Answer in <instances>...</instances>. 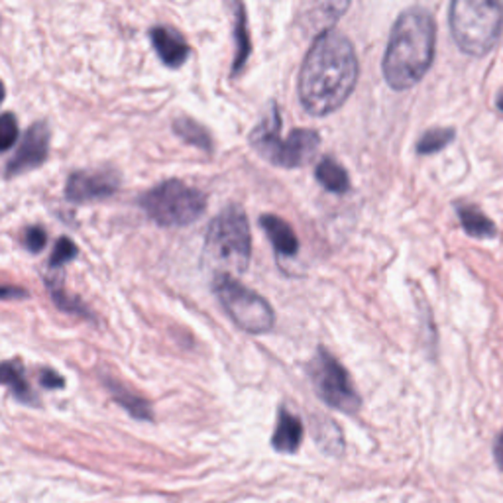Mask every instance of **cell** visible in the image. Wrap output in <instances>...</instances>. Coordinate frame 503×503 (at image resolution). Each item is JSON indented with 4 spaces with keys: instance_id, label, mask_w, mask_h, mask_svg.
<instances>
[{
    "instance_id": "obj_6",
    "label": "cell",
    "mask_w": 503,
    "mask_h": 503,
    "mask_svg": "<svg viewBox=\"0 0 503 503\" xmlns=\"http://www.w3.org/2000/svg\"><path fill=\"white\" fill-rule=\"evenodd\" d=\"M138 205L155 224L187 226L205 213L207 197L179 179H168L144 193Z\"/></svg>"
},
{
    "instance_id": "obj_12",
    "label": "cell",
    "mask_w": 503,
    "mask_h": 503,
    "mask_svg": "<svg viewBox=\"0 0 503 503\" xmlns=\"http://www.w3.org/2000/svg\"><path fill=\"white\" fill-rule=\"evenodd\" d=\"M303 423L294 413H289L286 407L279 409L278 413V425L271 436V444L278 452L294 454L299 451L301 443H303Z\"/></svg>"
},
{
    "instance_id": "obj_2",
    "label": "cell",
    "mask_w": 503,
    "mask_h": 503,
    "mask_svg": "<svg viewBox=\"0 0 503 503\" xmlns=\"http://www.w3.org/2000/svg\"><path fill=\"white\" fill-rule=\"evenodd\" d=\"M436 24L427 8L413 6L399 14L393 24L383 56V77L396 90L417 85L435 59Z\"/></svg>"
},
{
    "instance_id": "obj_23",
    "label": "cell",
    "mask_w": 503,
    "mask_h": 503,
    "mask_svg": "<svg viewBox=\"0 0 503 503\" xmlns=\"http://www.w3.org/2000/svg\"><path fill=\"white\" fill-rule=\"evenodd\" d=\"M18 136V122L12 113H4L0 118V150L6 152L12 148Z\"/></svg>"
},
{
    "instance_id": "obj_19",
    "label": "cell",
    "mask_w": 503,
    "mask_h": 503,
    "mask_svg": "<svg viewBox=\"0 0 503 503\" xmlns=\"http://www.w3.org/2000/svg\"><path fill=\"white\" fill-rule=\"evenodd\" d=\"M173 130H176L179 138H183L187 144H193L197 148L207 152L213 150V138H210V134L199 122H195L193 118L187 116L177 118V121L173 122Z\"/></svg>"
},
{
    "instance_id": "obj_14",
    "label": "cell",
    "mask_w": 503,
    "mask_h": 503,
    "mask_svg": "<svg viewBox=\"0 0 503 503\" xmlns=\"http://www.w3.org/2000/svg\"><path fill=\"white\" fill-rule=\"evenodd\" d=\"M3 383L6 388H11L12 396L22 401L26 405H40V399L35 396L32 386L24 376V368L20 360H6L3 364Z\"/></svg>"
},
{
    "instance_id": "obj_26",
    "label": "cell",
    "mask_w": 503,
    "mask_h": 503,
    "mask_svg": "<svg viewBox=\"0 0 503 503\" xmlns=\"http://www.w3.org/2000/svg\"><path fill=\"white\" fill-rule=\"evenodd\" d=\"M493 459H496L498 468L503 470V431L496 438V443H493Z\"/></svg>"
},
{
    "instance_id": "obj_21",
    "label": "cell",
    "mask_w": 503,
    "mask_h": 503,
    "mask_svg": "<svg viewBox=\"0 0 503 503\" xmlns=\"http://www.w3.org/2000/svg\"><path fill=\"white\" fill-rule=\"evenodd\" d=\"M45 286H48V289H50L53 303H56L61 310H67V313H75V315L90 318L89 309H87L83 303H81V301H79L77 297H69V295L66 294V289L58 287L53 281H48V283H45Z\"/></svg>"
},
{
    "instance_id": "obj_7",
    "label": "cell",
    "mask_w": 503,
    "mask_h": 503,
    "mask_svg": "<svg viewBox=\"0 0 503 503\" xmlns=\"http://www.w3.org/2000/svg\"><path fill=\"white\" fill-rule=\"evenodd\" d=\"M215 295L221 301L224 310L231 315L232 321L242 328L244 333L263 334L271 331L276 323L273 309L262 295L244 287L236 278L218 273L213 283Z\"/></svg>"
},
{
    "instance_id": "obj_27",
    "label": "cell",
    "mask_w": 503,
    "mask_h": 503,
    "mask_svg": "<svg viewBox=\"0 0 503 503\" xmlns=\"http://www.w3.org/2000/svg\"><path fill=\"white\" fill-rule=\"evenodd\" d=\"M26 294L20 289H12L11 286H4L3 287V299H11V297H24Z\"/></svg>"
},
{
    "instance_id": "obj_3",
    "label": "cell",
    "mask_w": 503,
    "mask_h": 503,
    "mask_svg": "<svg viewBox=\"0 0 503 503\" xmlns=\"http://www.w3.org/2000/svg\"><path fill=\"white\" fill-rule=\"evenodd\" d=\"M250 226L244 210L238 205L226 207L208 224L205 238V258L226 276L244 273L250 263Z\"/></svg>"
},
{
    "instance_id": "obj_13",
    "label": "cell",
    "mask_w": 503,
    "mask_h": 503,
    "mask_svg": "<svg viewBox=\"0 0 503 503\" xmlns=\"http://www.w3.org/2000/svg\"><path fill=\"white\" fill-rule=\"evenodd\" d=\"M260 226L263 228V232L268 234L273 248H276L279 255H286V258H294V255H297L299 240L294 232V228L283 221V218L276 215H262Z\"/></svg>"
},
{
    "instance_id": "obj_11",
    "label": "cell",
    "mask_w": 503,
    "mask_h": 503,
    "mask_svg": "<svg viewBox=\"0 0 503 503\" xmlns=\"http://www.w3.org/2000/svg\"><path fill=\"white\" fill-rule=\"evenodd\" d=\"M150 40L158 53L160 59L166 63L168 67H181L189 58V45L183 40V35L168 28V26H153L150 30Z\"/></svg>"
},
{
    "instance_id": "obj_1",
    "label": "cell",
    "mask_w": 503,
    "mask_h": 503,
    "mask_svg": "<svg viewBox=\"0 0 503 503\" xmlns=\"http://www.w3.org/2000/svg\"><path fill=\"white\" fill-rule=\"evenodd\" d=\"M358 81V59L349 38L334 30L323 32L309 50L299 71V100L313 116L341 108Z\"/></svg>"
},
{
    "instance_id": "obj_17",
    "label": "cell",
    "mask_w": 503,
    "mask_h": 503,
    "mask_svg": "<svg viewBox=\"0 0 503 503\" xmlns=\"http://www.w3.org/2000/svg\"><path fill=\"white\" fill-rule=\"evenodd\" d=\"M105 386L111 391V396L116 399V404H121L128 413H130L134 419H140V420H152V407L145 399L134 396L132 391H128L121 383H116L114 380H108L103 378Z\"/></svg>"
},
{
    "instance_id": "obj_15",
    "label": "cell",
    "mask_w": 503,
    "mask_h": 503,
    "mask_svg": "<svg viewBox=\"0 0 503 503\" xmlns=\"http://www.w3.org/2000/svg\"><path fill=\"white\" fill-rule=\"evenodd\" d=\"M456 215L460 218V224L472 238H493L496 236V224L482 213L478 207L470 203H456Z\"/></svg>"
},
{
    "instance_id": "obj_10",
    "label": "cell",
    "mask_w": 503,
    "mask_h": 503,
    "mask_svg": "<svg viewBox=\"0 0 503 503\" xmlns=\"http://www.w3.org/2000/svg\"><path fill=\"white\" fill-rule=\"evenodd\" d=\"M118 187H121V177L113 169L73 171L67 177L66 197L73 203H87V200L114 195Z\"/></svg>"
},
{
    "instance_id": "obj_28",
    "label": "cell",
    "mask_w": 503,
    "mask_h": 503,
    "mask_svg": "<svg viewBox=\"0 0 503 503\" xmlns=\"http://www.w3.org/2000/svg\"><path fill=\"white\" fill-rule=\"evenodd\" d=\"M498 106H499L501 111H503V97H499V100H498Z\"/></svg>"
},
{
    "instance_id": "obj_20",
    "label": "cell",
    "mask_w": 503,
    "mask_h": 503,
    "mask_svg": "<svg viewBox=\"0 0 503 503\" xmlns=\"http://www.w3.org/2000/svg\"><path fill=\"white\" fill-rule=\"evenodd\" d=\"M452 140H454L452 128H433V130H428V132L420 136L419 142H417V152L420 155L436 153V152L444 150Z\"/></svg>"
},
{
    "instance_id": "obj_25",
    "label": "cell",
    "mask_w": 503,
    "mask_h": 503,
    "mask_svg": "<svg viewBox=\"0 0 503 503\" xmlns=\"http://www.w3.org/2000/svg\"><path fill=\"white\" fill-rule=\"evenodd\" d=\"M40 383H42L43 388H48V389L66 388V380H63L59 373H56L53 370H42L40 372Z\"/></svg>"
},
{
    "instance_id": "obj_18",
    "label": "cell",
    "mask_w": 503,
    "mask_h": 503,
    "mask_svg": "<svg viewBox=\"0 0 503 503\" xmlns=\"http://www.w3.org/2000/svg\"><path fill=\"white\" fill-rule=\"evenodd\" d=\"M234 40H236V56L232 61V73L231 75L236 77L246 66V59L250 58L252 48H250V38L246 32V14L244 6L240 3L234 4Z\"/></svg>"
},
{
    "instance_id": "obj_8",
    "label": "cell",
    "mask_w": 503,
    "mask_h": 503,
    "mask_svg": "<svg viewBox=\"0 0 503 503\" xmlns=\"http://www.w3.org/2000/svg\"><path fill=\"white\" fill-rule=\"evenodd\" d=\"M307 372L317 396L328 407L342 411V413H356L360 409L362 399L352 386L349 372L342 368L333 354H328L325 349H318L315 358L309 362Z\"/></svg>"
},
{
    "instance_id": "obj_9",
    "label": "cell",
    "mask_w": 503,
    "mask_h": 503,
    "mask_svg": "<svg viewBox=\"0 0 503 503\" xmlns=\"http://www.w3.org/2000/svg\"><path fill=\"white\" fill-rule=\"evenodd\" d=\"M50 126L45 122H35L28 128L24 138L18 145L14 155L6 163V177L22 176V173L40 168L50 153Z\"/></svg>"
},
{
    "instance_id": "obj_5",
    "label": "cell",
    "mask_w": 503,
    "mask_h": 503,
    "mask_svg": "<svg viewBox=\"0 0 503 503\" xmlns=\"http://www.w3.org/2000/svg\"><path fill=\"white\" fill-rule=\"evenodd\" d=\"M279 111L276 105H271V111L250 134L252 148L258 152L263 160H268L278 168L294 169L307 166L318 152L321 136L315 130H309V128H301V130L289 132L287 138H279Z\"/></svg>"
},
{
    "instance_id": "obj_4",
    "label": "cell",
    "mask_w": 503,
    "mask_h": 503,
    "mask_svg": "<svg viewBox=\"0 0 503 503\" xmlns=\"http://www.w3.org/2000/svg\"><path fill=\"white\" fill-rule=\"evenodd\" d=\"M451 30L459 48L474 58L490 53L503 32V4L491 0H454Z\"/></svg>"
},
{
    "instance_id": "obj_16",
    "label": "cell",
    "mask_w": 503,
    "mask_h": 503,
    "mask_svg": "<svg viewBox=\"0 0 503 503\" xmlns=\"http://www.w3.org/2000/svg\"><path fill=\"white\" fill-rule=\"evenodd\" d=\"M315 177L326 191H331V193L336 195H342L350 189L349 173H346L341 163L334 161L333 158H323L317 163Z\"/></svg>"
},
{
    "instance_id": "obj_22",
    "label": "cell",
    "mask_w": 503,
    "mask_h": 503,
    "mask_svg": "<svg viewBox=\"0 0 503 503\" xmlns=\"http://www.w3.org/2000/svg\"><path fill=\"white\" fill-rule=\"evenodd\" d=\"M77 246L73 244L69 238H59L56 248L51 252V258H50V268H59V266H66L67 262H71L73 258H77Z\"/></svg>"
},
{
    "instance_id": "obj_24",
    "label": "cell",
    "mask_w": 503,
    "mask_h": 503,
    "mask_svg": "<svg viewBox=\"0 0 503 503\" xmlns=\"http://www.w3.org/2000/svg\"><path fill=\"white\" fill-rule=\"evenodd\" d=\"M45 242H48V236H45V232L42 231L40 226L26 228V232H24L26 250L32 252V254H38L45 248Z\"/></svg>"
}]
</instances>
